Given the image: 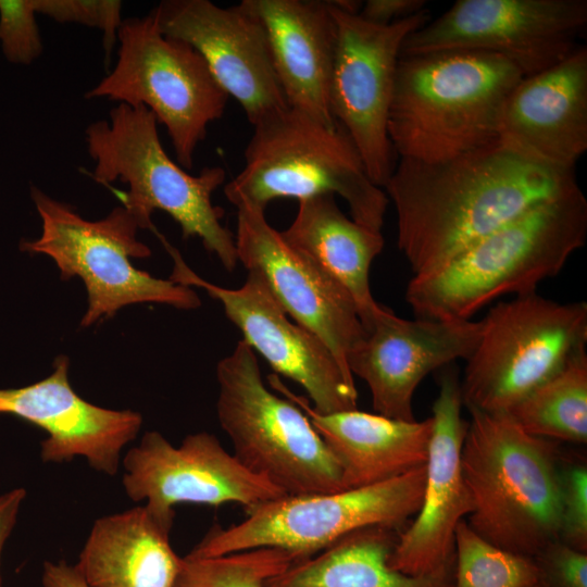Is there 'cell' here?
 Instances as JSON below:
<instances>
[{
    "label": "cell",
    "mask_w": 587,
    "mask_h": 587,
    "mask_svg": "<svg viewBox=\"0 0 587 587\" xmlns=\"http://www.w3.org/2000/svg\"><path fill=\"white\" fill-rule=\"evenodd\" d=\"M454 554L453 587H532L539 582L533 558L496 547L465 520L455 528Z\"/></svg>",
    "instance_id": "obj_28"
},
{
    "label": "cell",
    "mask_w": 587,
    "mask_h": 587,
    "mask_svg": "<svg viewBox=\"0 0 587 587\" xmlns=\"http://www.w3.org/2000/svg\"><path fill=\"white\" fill-rule=\"evenodd\" d=\"M85 137L95 161L92 178L128 186L122 205L139 228H152L151 215L161 210L179 225L184 239L198 237L227 271L235 270V235L222 224L224 211L211 200L225 182L223 167H204L198 175L187 173L167 155L158 121L145 107L117 104L108 120L89 124Z\"/></svg>",
    "instance_id": "obj_5"
},
{
    "label": "cell",
    "mask_w": 587,
    "mask_h": 587,
    "mask_svg": "<svg viewBox=\"0 0 587 587\" xmlns=\"http://www.w3.org/2000/svg\"><path fill=\"white\" fill-rule=\"evenodd\" d=\"M399 528L370 526L354 530L311 558L292 563L265 587H453L455 559L424 575H408L389 565Z\"/></svg>",
    "instance_id": "obj_26"
},
{
    "label": "cell",
    "mask_w": 587,
    "mask_h": 587,
    "mask_svg": "<svg viewBox=\"0 0 587 587\" xmlns=\"http://www.w3.org/2000/svg\"><path fill=\"white\" fill-rule=\"evenodd\" d=\"M587 303L536 292L494 305L460 380L467 410L507 412L586 349Z\"/></svg>",
    "instance_id": "obj_11"
},
{
    "label": "cell",
    "mask_w": 587,
    "mask_h": 587,
    "mask_svg": "<svg viewBox=\"0 0 587 587\" xmlns=\"http://www.w3.org/2000/svg\"><path fill=\"white\" fill-rule=\"evenodd\" d=\"M524 76L488 52L400 54L388 115L394 151L437 162L497 140L502 107Z\"/></svg>",
    "instance_id": "obj_3"
},
{
    "label": "cell",
    "mask_w": 587,
    "mask_h": 587,
    "mask_svg": "<svg viewBox=\"0 0 587 587\" xmlns=\"http://www.w3.org/2000/svg\"><path fill=\"white\" fill-rule=\"evenodd\" d=\"M497 139L536 163L574 170L587 150L586 47L520 80L502 107Z\"/></svg>",
    "instance_id": "obj_21"
},
{
    "label": "cell",
    "mask_w": 587,
    "mask_h": 587,
    "mask_svg": "<svg viewBox=\"0 0 587 587\" xmlns=\"http://www.w3.org/2000/svg\"><path fill=\"white\" fill-rule=\"evenodd\" d=\"M32 0H0V47L13 64L29 65L42 53Z\"/></svg>",
    "instance_id": "obj_31"
},
{
    "label": "cell",
    "mask_w": 587,
    "mask_h": 587,
    "mask_svg": "<svg viewBox=\"0 0 587 587\" xmlns=\"http://www.w3.org/2000/svg\"><path fill=\"white\" fill-rule=\"evenodd\" d=\"M461 470L469 526L490 544L534 558L560 534L557 441L524 432L504 412L469 410Z\"/></svg>",
    "instance_id": "obj_4"
},
{
    "label": "cell",
    "mask_w": 587,
    "mask_h": 587,
    "mask_svg": "<svg viewBox=\"0 0 587 587\" xmlns=\"http://www.w3.org/2000/svg\"><path fill=\"white\" fill-rule=\"evenodd\" d=\"M237 210L238 261L262 278L285 313L316 335L351 375L347 357L366 332L349 292L271 226L265 210Z\"/></svg>",
    "instance_id": "obj_16"
},
{
    "label": "cell",
    "mask_w": 587,
    "mask_h": 587,
    "mask_svg": "<svg viewBox=\"0 0 587 587\" xmlns=\"http://www.w3.org/2000/svg\"><path fill=\"white\" fill-rule=\"evenodd\" d=\"M30 197L41 218V235L23 240L22 251L51 258L61 277H79L88 295L82 326L112 317L134 303H162L193 310L201 301L193 289L138 270L130 258L146 259L150 248L137 238L139 226L121 204L104 218L88 221L67 203L55 200L36 186Z\"/></svg>",
    "instance_id": "obj_8"
},
{
    "label": "cell",
    "mask_w": 587,
    "mask_h": 587,
    "mask_svg": "<svg viewBox=\"0 0 587 587\" xmlns=\"http://www.w3.org/2000/svg\"><path fill=\"white\" fill-rule=\"evenodd\" d=\"M217 419L235 458L287 496L345 490L340 464L305 413L264 384L241 339L216 366Z\"/></svg>",
    "instance_id": "obj_7"
},
{
    "label": "cell",
    "mask_w": 587,
    "mask_h": 587,
    "mask_svg": "<svg viewBox=\"0 0 587 587\" xmlns=\"http://www.w3.org/2000/svg\"><path fill=\"white\" fill-rule=\"evenodd\" d=\"M150 14L162 34L199 52L253 127L290 108L262 24L238 4L222 8L209 0H164Z\"/></svg>",
    "instance_id": "obj_17"
},
{
    "label": "cell",
    "mask_w": 587,
    "mask_h": 587,
    "mask_svg": "<svg viewBox=\"0 0 587 587\" xmlns=\"http://www.w3.org/2000/svg\"><path fill=\"white\" fill-rule=\"evenodd\" d=\"M237 209L280 198L341 197L351 218L382 232L388 197L369 177L345 129L288 108L253 127L240 173L224 186Z\"/></svg>",
    "instance_id": "obj_6"
},
{
    "label": "cell",
    "mask_w": 587,
    "mask_h": 587,
    "mask_svg": "<svg viewBox=\"0 0 587 587\" xmlns=\"http://www.w3.org/2000/svg\"><path fill=\"white\" fill-rule=\"evenodd\" d=\"M459 374L448 365L432 408L433 429L425 465L421 508L414 521L399 532L389 565L408 575L432 573L454 561L458 524L473 511L461 470V449L467 429L463 419Z\"/></svg>",
    "instance_id": "obj_19"
},
{
    "label": "cell",
    "mask_w": 587,
    "mask_h": 587,
    "mask_svg": "<svg viewBox=\"0 0 587 587\" xmlns=\"http://www.w3.org/2000/svg\"><path fill=\"white\" fill-rule=\"evenodd\" d=\"M268 383L305 413L328 445L340 464L345 489L385 482L426 464L432 417L409 422L358 409L320 414L277 374H271Z\"/></svg>",
    "instance_id": "obj_23"
},
{
    "label": "cell",
    "mask_w": 587,
    "mask_h": 587,
    "mask_svg": "<svg viewBox=\"0 0 587 587\" xmlns=\"http://www.w3.org/2000/svg\"><path fill=\"white\" fill-rule=\"evenodd\" d=\"M26 497V490L22 487L14 488L0 495V587L1 577V555L4 545L16 524L17 515L22 503Z\"/></svg>",
    "instance_id": "obj_35"
},
{
    "label": "cell",
    "mask_w": 587,
    "mask_h": 587,
    "mask_svg": "<svg viewBox=\"0 0 587 587\" xmlns=\"http://www.w3.org/2000/svg\"><path fill=\"white\" fill-rule=\"evenodd\" d=\"M397 214V242L414 275L530 208L579 188L574 170L525 159L498 139L454 158L400 159L384 187Z\"/></svg>",
    "instance_id": "obj_1"
},
{
    "label": "cell",
    "mask_w": 587,
    "mask_h": 587,
    "mask_svg": "<svg viewBox=\"0 0 587 587\" xmlns=\"http://www.w3.org/2000/svg\"><path fill=\"white\" fill-rule=\"evenodd\" d=\"M586 23V0H458L413 32L401 54L488 52L528 76L570 55Z\"/></svg>",
    "instance_id": "obj_13"
},
{
    "label": "cell",
    "mask_w": 587,
    "mask_h": 587,
    "mask_svg": "<svg viewBox=\"0 0 587 587\" xmlns=\"http://www.w3.org/2000/svg\"><path fill=\"white\" fill-rule=\"evenodd\" d=\"M42 587H89L76 565L46 561L42 571Z\"/></svg>",
    "instance_id": "obj_36"
},
{
    "label": "cell",
    "mask_w": 587,
    "mask_h": 587,
    "mask_svg": "<svg viewBox=\"0 0 587 587\" xmlns=\"http://www.w3.org/2000/svg\"><path fill=\"white\" fill-rule=\"evenodd\" d=\"M282 234L349 292L366 332L380 307L369 275L384 248L382 232L346 216L334 195H319L299 200L295 220Z\"/></svg>",
    "instance_id": "obj_25"
},
{
    "label": "cell",
    "mask_w": 587,
    "mask_h": 587,
    "mask_svg": "<svg viewBox=\"0 0 587 587\" xmlns=\"http://www.w3.org/2000/svg\"><path fill=\"white\" fill-rule=\"evenodd\" d=\"M504 413L533 436L586 444V349L575 353L555 374Z\"/></svg>",
    "instance_id": "obj_27"
},
{
    "label": "cell",
    "mask_w": 587,
    "mask_h": 587,
    "mask_svg": "<svg viewBox=\"0 0 587 587\" xmlns=\"http://www.w3.org/2000/svg\"><path fill=\"white\" fill-rule=\"evenodd\" d=\"M36 13L58 23H75L102 32L105 58H111L123 23L122 2L116 0H32Z\"/></svg>",
    "instance_id": "obj_30"
},
{
    "label": "cell",
    "mask_w": 587,
    "mask_h": 587,
    "mask_svg": "<svg viewBox=\"0 0 587 587\" xmlns=\"http://www.w3.org/2000/svg\"><path fill=\"white\" fill-rule=\"evenodd\" d=\"M159 237L174 261L170 280L202 288L217 300L227 319L241 332L242 340L263 357L275 374L304 388L315 412L330 414L357 409L354 377L342 370L316 335L285 313L257 273L248 272L239 288L214 285L197 275L179 251Z\"/></svg>",
    "instance_id": "obj_14"
},
{
    "label": "cell",
    "mask_w": 587,
    "mask_h": 587,
    "mask_svg": "<svg viewBox=\"0 0 587 587\" xmlns=\"http://www.w3.org/2000/svg\"><path fill=\"white\" fill-rule=\"evenodd\" d=\"M172 526L146 505L102 516L76 567L89 587H174L183 558L171 546Z\"/></svg>",
    "instance_id": "obj_24"
},
{
    "label": "cell",
    "mask_w": 587,
    "mask_h": 587,
    "mask_svg": "<svg viewBox=\"0 0 587 587\" xmlns=\"http://www.w3.org/2000/svg\"><path fill=\"white\" fill-rule=\"evenodd\" d=\"M68 366V358L61 354L48 377L24 387L0 389V414L18 417L47 433L40 444L43 462L84 457L91 469L115 475L121 452L136 438L142 416L86 401L72 388Z\"/></svg>",
    "instance_id": "obj_20"
},
{
    "label": "cell",
    "mask_w": 587,
    "mask_h": 587,
    "mask_svg": "<svg viewBox=\"0 0 587 587\" xmlns=\"http://www.w3.org/2000/svg\"><path fill=\"white\" fill-rule=\"evenodd\" d=\"M580 188L541 202L474 241L442 266L413 275L405 300L416 317L466 321L505 295L536 292L585 245Z\"/></svg>",
    "instance_id": "obj_2"
},
{
    "label": "cell",
    "mask_w": 587,
    "mask_h": 587,
    "mask_svg": "<svg viewBox=\"0 0 587 587\" xmlns=\"http://www.w3.org/2000/svg\"><path fill=\"white\" fill-rule=\"evenodd\" d=\"M336 28L330 83L335 121L355 146L370 179L383 188L396 166L388 115L405 39L428 22L426 10L382 25L328 1Z\"/></svg>",
    "instance_id": "obj_12"
},
{
    "label": "cell",
    "mask_w": 587,
    "mask_h": 587,
    "mask_svg": "<svg viewBox=\"0 0 587 587\" xmlns=\"http://www.w3.org/2000/svg\"><path fill=\"white\" fill-rule=\"evenodd\" d=\"M482 333L480 321L398 317L380 304L347 365L369 386L372 405L386 417L415 421V389L430 372L467 360Z\"/></svg>",
    "instance_id": "obj_18"
},
{
    "label": "cell",
    "mask_w": 587,
    "mask_h": 587,
    "mask_svg": "<svg viewBox=\"0 0 587 587\" xmlns=\"http://www.w3.org/2000/svg\"><path fill=\"white\" fill-rule=\"evenodd\" d=\"M123 487L134 502L173 525L180 503L220 505L236 502L246 511L286 496L264 477L246 469L218 438L201 432L174 447L159 432H146L123 459Z\"/></svg>",
    "instance_id": "obj_15"
},
{
    "label": "cell",
    "mask_w": 587,
    "mask_h": 587,
    "mask_svg": "<svg viewBox=\"0 0 587 587\" xmlns=\"http://www.w3.org/2000/svg\"><path fill=\"white\" fill-rule=\"evenodd\" d=\"M425 7L424 0H367L359 15L369 22L388 25L417 14Z\"/></svg>",
    "instance_id": "obj_34"
},
{
    "label": "cell",
    "mask_w": 587,
    "mask_h": 587,
    "mask_svg": "<svg viewBox=\"0 0 587 587\" xmlns=\"http://www.w3.org/2000/svg\"><path fill=\"white\" fill-rule=\"evenodd\" d=\"M117 42L116 64L85 97L147 108L165 126L178 164L191 170L229 96L199 52L162 34L150 13L123 20Z\"/></svg>",
    "instance_id": "obj_9"
},
{
    "label": "cell",
    "mask_w": 587,
    "mask_h": 587,
    "mask_svg": "<svg viewBox=\"0 0 587 587\" xmlns=\"http://www.w3.org/2000/svg\"><path fill=\"white\" fill-rule=\"evenodd\" d=\"M532 587H545V586H542V585H540V584H537V585L532 586Z\"/></svg>",
    "instance_id": "obj_37"
},
{
    "label": "cell",
    "mask_w": 587,
    "mask_h": 587,
    "mask_svg": "<svg viewBox=\"0 0 587 587\" xmlns=\"http://www.w3.org/2000/svg\"><path fill=\"white\" fill-rule=\"evenodd\" d=\"M294 563L278 548H255L223 555L183 558L174 587H265Z\"/></svg>",
    "instance_id": "obj_29"
},
{
    "label": "cell",
    "mask_w": 587,
    "mask_h": 587,
    "mask_svg": "<svg viewBox=\"0 0 587 587\" xmlns=\"http://www.w3.org/2000/svg\"><path fill=\"white\" fill-rule=\"evenodd\" d=\"M425 465L363 487L286 495L265 502L248 511L239 524L214 525L188 555L205 558L270 547L287 551L295 563L361 528L400 529L421 508Z\"/></svg>",
    "instance_id": "obj_10"
},
{
    "label": "cell",
    "mask_w": 587,
    "mask_h": 587,
    "mask_svg": "<svg viewBox=\"0 0 587 587\" xmlns=\"http://www.w3.org/2000/svg\"><path fill=\"white\" fill-rule=\"evenodd\" d=\"M533 559L538 570V584L545 587H587V553L558 539Z\"/></svg>",
    "instance_id": "obj_33"
},
{
    "label": "cell",
    "mask_w": 587,
    "mask_h": 587,
    "mask_svg": "<svg viewBox=\"0 0 587 587\" xmlns=\"http://www.w3.org/2000/svg\"><path fill=\"white\" fill-rule=\"evenodd\" d=\"M559 539L587 553V467L583 463L561 464Z\"/></svg>",
    "instance_id": "obj_32"
},
{
    "label": "cell",
    "mask_w": 587,
    "mask_h": 587,
    "mask_svg": "<svg viewBox=\"0 0 587 587\" xmlns=\"http://www.w3.org/2000/svg\"><path fill=\"white\" fill-rule=\"evenodd\" d=\"M238 5L262 24L288 105L336 127L330 108L336 28L328 1L242 0Z\"/></svg>",
    "instance_id": "obj_22"
}]
</instances>
